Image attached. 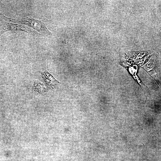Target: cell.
Here are the masks:
<instances>
[{"label":"cell","instance_id":"obj_1","mask_svg":"<svg viewBox=\"0 0 161 161\" xmlns=\"http://www.w3.org/2000/svg\"><path fill=\"white\" fill-rule=\"evenodd\" d=\"M0 15L7 22L28 26L37 31L40 35L48 36L52 34L45 24L40 20L28 17L22 18H11L5 16L1 13Z\"/></svg>","mask_w":161,"mask_h":161},{"label":"cell","instance_id":"obj_2","mask_svg":"<svg viewBox=\"0 0 161 161\" xmlns=\"http://www.w3.org/2000/svg\"><path fill=\"white\" fill-rule=\"evenodd\" d=\"M11 31H21L32 35H40L37 32L26 26L6 22L0 32V36L5 32Z\"/></svg>","mask_w":161,"mask_h":161},{"label":"cell","instance_id":"obj_3","mask_svg":"<svg viewBox=\"0 0 161 161\" xmlns=\"http://www.w3.org/2000/svg\"><path fill=\"white\" fill-rule=\"evenodd\" d=\"M42 77L46 82L47 85L49 88L54 87L58 81L56 80L54 77L47 71L41 72Z\"/></svg>","mask_w":161,"mask_h":161},{"label":"cell","instance_id":"obj_4","mask_svg":"<svg viewBox=\"0 0 161 161\" xmlns=\"http://www.w3.org/2000/svg\"><path fill=\"white\" fill-rule=\"evenodd\" d=\"M35 83V87L36 88V89H37V91L38 92H41L42 91L41 89H43L44 90L45 88L44 87V86L43 85L39 82V83Z\"/></svg>","mask_w":161,"mask_h":161}]
</instances>
